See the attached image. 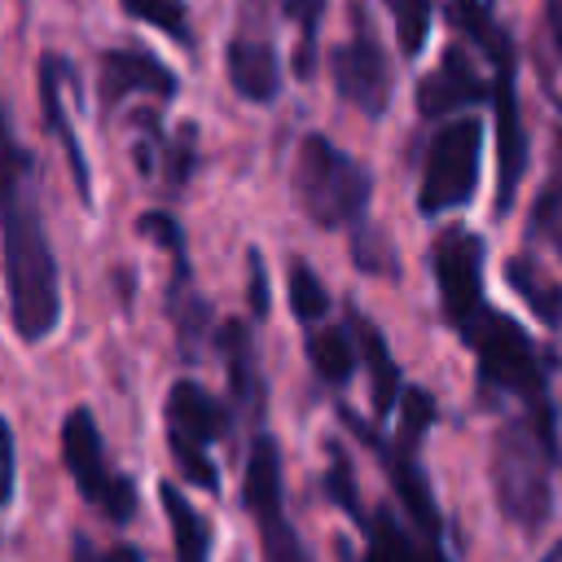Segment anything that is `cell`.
<instances>
[{"mask_svg":"<svg viewBox=\"0 0 562 562\" xmlns=\"http://www.w3.org/2000/svg\"><path fill=\"white\" fill-rule=\"evenodd\" d=\"M123 9H127V18H136L145 26H158L176 44L193 48V26H189V13H184V0H123Z\"/></svg>","mask_w":562,"mask_h":562,"instance_id":"24","label":"cell"},{"mask_svg":"<svg viewBox=\"0 0 562 562\" xmlns=\"http://www.w3.org/2000/svg\"><path fill=\"white\" fill-rule=\"evenodd\" d=\"M61 461H66V474H70L75 492L97 514H105L110 522H132L136 483L123 470L110 465V452H105V439L97 430L92 408H70L66 413V422H61Z\"/></svg>","mask_w":562,"mask_h":562,"instance_id":"5","label":"cell"},{"mask_svg":"<svg viewBox=\"0 0 562 562\" xmlns=\"http://www.w3.org/2000/svg\"><path fill=\"white\" fill-rule=\"evenodd\" d=\"M162 417H167V448H171L180 474H184L193 487L215 492V487H220V474H215L206 448L228 435V408H224L206 386L180 378V382L167 391Z\"/></svg>","mask_w":562,"mask_h":562,"instance_id":"6","label":"cell"},{"mask_svg":"<svg viewBox=\"0 0 562 562\" xmlns=\"http://www.w3.org/2000/svg\"><path fill=\"white\" fill-rule=\"evenodd\" d=\"M70 562H145V553L136 544H92L88 536H75Z\"/></svg>","mask_w":562,"mask_h":562,"instance_id":"29","label":"cell"},{"mask_svg":"<svg viewBox=\"0 0 562 562\" xmlns=\"http://www.w3.org/2000/svg\"><path fill=\"white\" fill-rule=\"evenodd\" d=\"M70 79V66L57 57V53H44L40 57V114H44V127L57 136V145L66 149L70 158V171H75V184H79V198L88 202L92 198V180H88V158H83V145L75 136V123L66 119V105H61V83Z\"/></svg>","mask_w":562,"mask_h":562,"instance_id":"14","label":"cell"},{"mask_svg":"<svg viewBox=\"0 0 562 562\" xmlns=\"http://www.w3.org/2000/svg\"><path fill=\"white\" fill-rule=\"evenodd\" d=\"M505 281L514 285L518 299H527V307H531L549 329L562 325V281H553L531 255H514V259L505 263Z\"/></svg>","mask_w":562,"mask_h":562,"instance_id":"20","label":"cell"},{"mask_svg":"<svg viewBox=\"0 0 562 562\" xmlns=\"http://www.w3.org/2000/svg\"><path fill=\"white\" fill-rule=\"evenodd\" d=\"M307 360H312V369H316V378H321V382L342 386V382L356 373L360 351H356V338H351L347 329L325 325V329L307 334Z\"/></svg>","mask_w":562,"mask_h":562,"instance_id":"21","label":"cell"},{"mask_svg":"<svg viewBox=\"0 0 562 562\" xmlns=\"http://www.w3.org/2000/svg\"><path fill=\"white\" fill-rule=\"evenodd\" d=\"M294 198L316 228L356 224L369 202V171L351 154H342L329 136L312 132L299 140L294 154Z\"/></svg>","mask_w":562,"mask_h":562,"instance_id":"4","label":"cell"},{"mask_svg":"<svg viewBox=\"0 0 562 562\" xmlns=\"http://www.w3.org/2000/svg\"><path fill=\"white\" fill-rule=\"evenodd\" d=\"M386 9H391V22H395L400 53H404V57H422V48H426V40H430L435 0H386Z\"/></svg>","mask_w":562,"mask_h":562,"instance_id":"23","label":"cell"},{"mask_svg":"<svg viewBox=\"0 0 562 562\" xmlns=\"http://www.w3.org/2000/svg\"><path fill=\"white\" fill-rule=\"evenodd\" d=\"M241 501L255 518L259 531V553L263 562H316L294 531L285 514V492H281V448L272 435H255L246 452V479H241Z\"/></svg>","mask_w":562,"mask_h":562,"instance_id":"7","label":"cell"},{"mask_svg":"<svg viewBox=\"0 0 562 562\" xmlns=\"http://www.w3.org/2000/svg\"><path fill=\"white\" fill-rule=\"evenodd\" d=\"M0 439H4V501H13V479H18V452H13V430H9V422L0 426Z\"/></svg>","mask_w":562,"mask_h":562,"instance_id":"31","label":"cell"},{"mask_svg":"<svg viewBox=\"0 0 562 562\" xmlns=\"http://www.w3.org/2000/svg\"><path fill=\"white\" fill-rule=\"evenodd\" d=\"M492 97V83L474 70L470 53L461 44L443 48L439 66L417 83V114L422 119H443V114H457L461 105H474V101H487Z\"/></svg>","mask_w":562,"mask_h":562,"instance_id":"11","label":"cell"},{"mask_svg":"<svg viewBox=\"0 0 562 562\" xmlns=\"http://www.w3.org/2000/svg\"><path fill=\"white\" fill-rule=\"evenodd\" d=\"M479 158H483V119H452L435 132L426 149V171L417 189V211L439 215L457 211L479 189Z\"/></svg>","mask_w":562,"mask_h":562,"instance_id":"8","label":"cell"},{"mask_svg":"<svg viewBox=\"0 0 562 562\" xmlns=\"http://www.w3.org/2000/svg\"><path fill=\"white\" fill-rule=\"evenodd\" d=\"M435 281H439V307L443 321L465 334L483 312V237L470 228H443L435 237Z\"/></svg>","mask_w":562,"mask_h":562,"instance_id":"9","label":"cell"},{"mask_svg":"<svg viewBox=\"0 0 562 562\" xmlns=\"http://www.w3.org/2000/svg\"><path fill=\"white\" fill-rule=\"evenodd\" d=\"M215 347L224 351V364H228V386H233V400L241 408H259V369H255V342H250V329L246 321H224L215 329Z\"/></svg>","mask_w":562,"mask_h":562,"instance_id":"19","label":"cell"},{"mask_svg":"<svg viewBox=\"0 0 562 562\" xmlns=\"http://www.w3.org/2000/svg\"><path fill=\"white\" fill-rule=\"evenodd\" d=\"M549 31H553V44L562 53V0H549Z\"/></svg>","mask_w":562,"mask_h":562,"instance_id":"32","label":"cell"},{"mask_svg":"<svg viewBox=\"0 0 562 562\" xmlns=\"http://www.w3.org/2000/svg\"><path fill=\"white\" fill-rule=\"evenodd\" d=\"M136 228H140L145 237H154V241L176 259V272H180V277H189V263H184V228H180V220H176L171 211H145V215L136 220Z\"/></svg>","mask_w":562,"mask_h":562,"instance_id":"27","label":"cell"},{"mask_svg":"<svg viewBox=\"0 0 562 562\" xmlns=\"http://www.w3.org/2000/svg\"><path fill=\"white\" fill-rule=\"evenodd\" d=\"M167 527H171V544H176V562H211V522L189 505V496L176 483L158 487Z\"/></svg>","mask_w":562,"mask_h":562,"instance_id":"18","label":"cell"},{"mask_svg":"<svg viewBox=\"0 0 562 562\" xmlns=\"http://www.w3.org/2000/svg\"><path fill=\"white\" fill-rule=\"evenodd\" d=\"M281 9L299 22V75H307V70H312V40H316V26H321V13H325V0H285Z\"/></svg>","mask_w":562,"mask_h":562,"instance_id":"28","label":"cell"},{"mask_svg":"<svg viewBox=\"0 0 562 562\" xmlns=\"http://www.w3.org/2000/svg\"><path fill=\"white\" fill-rule=\"evenodd\" d=\"M553 461L558 430H544L531 417H509L492 439V492L501 514L518 531H540L553 514Z\"/></svg>","mask_w":562,"mask_h":562,"instance_id":"2","label":"cell"},{"mask_svg":"<svg viewBox=\"0 0 562 562\" xmlns=\"http://www.w3.org/2000/svg\"><path fill=\"white\" fill-rule=\"evenodd\" d=\"M474 351V364H479V391L483 395H509L522 404V417L540 422L544 430H553V400H549V369H544V356L540 347L531 342V334L487 307L465 334H461Z\"/></svg>","mask_w":562,"mask_h":562,"instance_id":"3","label":"cell"},{"mask_svg":"<svg viewBox=\"0 0 562 562\" xmlns=\"http://www.w3.org/2000/svg\"><path fill=\"white\" fill-rule=\"evenodd\" d=\"M351 338H356V351H360V364L369 369V400H373V413L378 417H391L400 413V400H404V382H400V364L382 338V329L360 316L351 307Z\"/></svg>","mask_w":562,"mask_h":562,"instance_id":"15","label":"cell"},{"mask_svg":"<svg viewBox=\"0 0 562 562\" xmlns=\"http://www.w3.org/2000/svg\"><path fill=\"white\" fill-rule=\"evenodd\" d=\"M26 154L9 140L4 167V290H9V321L22 342H40L61 321V285L57 259L48 250V233L40 220L35 198L26 193Z\"/></svg>","mask_w":562,"mask_h":562,"instance_id":"1","label":"cell"},{"mask_svg":"<svg viewBox=\"0 0 562 562\" xmlns=\"http://www.w3.org/2000/svg\"><path fill=\"white\" fill-rule=\"evenodd\" d=\"M448 18L465 40H474L483 48V57L492 61V83L514 79V40L487 0H448Z\"/></svg>","mask_w":562,"mask_h":562,"instance_id":"17","label":"cell"},{"mask_svg":"<svg viewBox=\"0 0 562 562\" xmlns=\"http://www.w3.org/2000/svg\"><path fill=\"white\" fill-rule=\"evenodd\" d=\"M329 75H334V88L347 105H356L369 119L386 114V105H391V66H386L373 35L360 31L356 40L338 44L329 53Z\"/></svg>","mask_w":562,"mask_h":562,"instance_id":"10","label":"cell"},{"mask_svg":"<svg viewBox=\"0 0 562 562\" xmlns=\"http://www.w3.org/2000/svg\"><path fill=\"white\" fill-rule=\"evenodd\" d=\"M360 536H364V558L360 562H448L443 544L435 536L417 531L413 522H404L391 505H378L360 522Z\"/></svg>","mask_w":562,"mask_h":562,"instance_id":"13","label":"cell"},{"mask_svg":"<svg viewBox=\"0 0 562 562\" xmlns=\"http://www.w3.org/2000/svg\"><path fill=\"white\" fill-rule=\"evenodd\" d=\"M531 233L536 237H549L562 255V140H558V162H553V176L549 184L540 189L536 198V211H531Z\"/></svg>","mask_w":562,"mask_h":562,"instance_id":"26","label":"cell"},{"mask_svg":"<svg viewBox=\"0 0 562 562\" xmlns=\"http://www.w3.org/2000/svg\"><path fill=\"white\" fill-rule=\"evenodd\" d=\"M285 277H290V281H285L290 312H294L303 325L321 321V316L329 312V290H325V281H321L303 259H290V272H285Z\"/></svg>","mask_w":562,"mask_h":562,"instance_id":"22","label":"cell"},{"mask_svg":"<svg viewBox=\"0 0 562 562\" xmlns=\"http://www.w3.org/2000/svg\"><path fill=\"white\" fill-rule=\"evenodd\" d=\"M325 496L360 527L369 518V509H360V487H356V474H351V461L338 443H329V470H325Z\"/></svg>","mask_w":562,"mask_h":562,"instance_id":"25","label":"cell"},{"mask_svg":"<svg viewBox=\"0 0 562 562\" xmlns=\"http://www.w3.org/2000/svg\"><path fill=\"white\" fill-rule=\"evenodd\" d=\"M228 83L246 101H272L281 92V57L259 35H233L228 44Z\"/></svg>","mask_w":562,"mask_h":562,"instance_id":"16","label":"cell"},{"mask_svg":"<svg viewBox=\"0 0 562 562\" xmlns=\"http://www.w3.org/2000/svg\"><path fill=\"white\" fill-rule=\"evenodd\" d=\"M132 92L140 97H158V101H171L180 92V79L145 48H110L101 57V105L114 110L123 105Z\"/></svg>","mask_w":562,"mask_h":562,"instance_id":"12","label":"cell"},{"mask_svg":"<svg viewBox=\"0 0 562 562\" xmlns=\"http://www.w3.org/2000/svg\"><path fill=\"white\" fill-rule=\"evenodd\" d=\"M250 307H255V316L268 312V281H263V259H259V250H250Z\"/></svg>","mask_w":562,"mask_h":562,"instance_id":"30","label":"cell"}]
</instances>
